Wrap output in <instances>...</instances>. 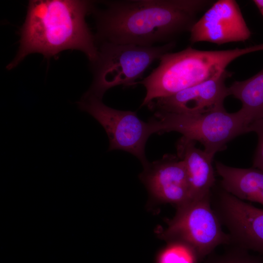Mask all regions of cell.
Segmentation results:
<instances>
[{
    "label": "cell",
    "mask_w": 263,
    "mask_h": 263,
    "mask_svg": "<svg viewBox=\"0 0 263 263\" xmlns=\"http://www.w3.org/2000/svg\"><path fill=\"white\" fill-rule=\"evenodd\" d=\"M211 0H116L94 7L95 38L100 42L151 47L174 41L191 31Z\"/></svg>",
    "instance_id": "obj_1"
},
{
    "label": "cell",
    "mask_w": 263,
    "mask_h": 263,
    "mask_svg": "<svg viewBox=\"0 0 263 263\" xmlns=\"http://www.w3.org/2000/svg\"><path fill=\"white\" fill-rule=\"evenodd\" d=\"M93 4L89 0H30L18 52L7 69L15 68L31 54L50 58L66 50L79 51L91 63L94 62L98 45L86 20Z\"/></svg>",
    "instance_id": "obj_2"
},
{
    "label": "cell",
    "mask_w": 263,
    "mask_h": 263,
    "mask_svg": "<svg viewBox=\"0 0 263 263\" xmlns=\"http://www.w3.org/2000/svg\"><path fill=\"white\" fill-rule=\"evenodd\" d=\"M263 50V43L244 48L204 51L191 46L160 58L158 66L137 84L146 89L141 106L207 80L226 70L236 58Z\"/></svg>",
    "instance_id": "obj_3"
},
{
    "label": "cell",
    "mask_w": 263,
    "mask_h": 263,
    "mask_svg": "<svg viewBox=\"0 0 263 263\" xmlns=\"http://www.w3.org/2000/svg\"><path fill=\"white\" fill-rule=\"evenodd\" d=\"M175 41L162 45L143 47L100 42L97 58L91 63L93 80L83 94L102 99L109 89L119 85L137 84L146 70L175 46Z\"/></svg>",
    "instance_id": "obj_4"
},
{
    "label": "cell",
    "mask_w": 263,
    "mask_h": 263,
    "mask_svg": "<svg viewBox=\"0 0 263 263\" xmlns=\"http://www.w3.org/2000/svg\"><path fill=\"white\" fill-rule=\"evenodd\" d=\"M152 119L156 133L178 132L184 138L199 142L213 157L225 150L229 141L247 133L248 126L241 112L229 113L224 107L193 114L156 111Z\"/></svg>",
    "instance_id": "obj_5"
},
{
    "label": "cell",
    "mask_w": 263,
    "mask_h": 263,
    "mask_svg": "<svg viewBox=\"0 0 263 263\" xmlns=\"http://www.w3.org/2000/svg\"><path fill=\"white\" fill-rule=\"evenodd\" d=\"M211 194L201 199L176 207L174 217L160 237L168 242H180L191 247L200 262L221 244H230L228 234L213 210Z\"/></svg>",
    "instance_id": "obj_6"
},
{
    "label": "cell",
    "mask_w": 263,
    "mask_h": 263,
    "mask_svg": "<svg viewBox=\"0 0 263 263\" xmlns=\"http://www.w3.org/2000/svg\"><path fill=\"white\" fill-rule=\"evenodd\" d=\"M102 99L83 95L77 102L78 107L93 116L102 126L109 140L108 150H121L136 156L143 167L149 162L145 153L149 137L156 133L151 119L145 122L136 112L111 108Z\"/></svg>",
    "instance_id": "obj_7"
},
{
    "label": "cell",
    "mask_w": 263,
    "mask_h": 263,
    "mask_svg": "<svg viewBox=\"0 0 263 263\" xmlns=\"http://www.w3.org/2000/svg\"><path fill=\"white\" fill-rule=\"evenodd\" d=\"M212 207L228 231L231 244L263 256V209L241 200L221 188L214 195Z\"/></svg>",
    "instance_id": "obj_8"
},
{
    "label": "cell",
    "mask_w": 263,
    "mask_h": 263,
    "mask_svg": "<svg viewBox=\"0 0 263 263\" xmlns=\"http://www.w3.org/2000/svg\"><path fill=\"white\" fill-rule=\"evenodd\" d=\"M251 34L237 1L219 0L194 24L190 31L189 41L221 45L245 41Z\"/></svg>",
    "instance_id": "obj_9"
},
{
    "label": "cell",
    "mask_w": 263,
    "mask_h": 263,
    "mask_svg": "<svg viewBox=\"0 0 263 263\" xmlns=\"http://www.w3.org/2000/svg\"><path fill=\"white\" fill-rule=\"evenodd\" d=\"M231 75L226 69L207 80L154 99L147 106L155 112L183 114L203 113L223 108L225 99L230 95L225 81Z\"/></svg>",
    "instance_id": "obj_10"
},
{
    "label": "cell",
    "mask_w": 263,
    "mask_h": 263,
    "mask_svg": "<svg viewBox=\"0 0 263 263\" xmlns=\"http://www.w3.org/2000/svg\"><path fill=\"white\" fill-rule=\"evenodd\" d=\"M140 178L150 193L159 201L176 207L190 200V188L184 161L178 156L166 154L143 167Z\"/></svg>",
    "instance_id": "obj_11"
},
{
    "label": "cell",
    "mask_w": 263,
    "mask_h": 263,
    "mask_svg": "<svg viewBox=\"0 0 263 263\" xmlns=\"http://www.w3.org/2000/svg\"><path fill=\"white\" fill-rule=\"evenodd\" d=\"M196 142L182 137L176 145L177 156L184 161L187 169L190 188L189 201L210 195L215 184L212 166L214 157L197 148Z\"/></svg>",
    "instance_id": "obj_12"
},
{
    "label": "cell",
    "mask_w": 263,
    "mask_h": 263,
    "mask_svg": "<svg viewBox=\"0 0 263 263\" xmlns=\"http://www.w3.org/2000/svg\"><path fill=\"white\" fill-rule=\"evenodd\" d=\"M217 173L222 177L221 188L241 200L263 206V171L251 168L242 169L216 162Z\"/></svg>",
    "instance_id": "obj_13"
},
{
    "label": "cell",
    "mask_w": 263,
    "mask_h": 263,
    "mask_svg": "<svg viewBox=\"0 0 263 263\" xmlns=\"http://www.w3.org/2000/svg\"><path fill=\"white\" fill-rule=\"evenodd\" d=\"M230 95L239 100L247 125L263 118V68L251 77L235 81L228 87Z\"/></svg>",
    "instance_id": "obj_14"
},
{
    "label": "cell",
    "mask_w": 263,
    "mask_h": 263,
    "mask_svg": "<svg viewBox=\"0 0 263 263\" xmlns=\"http://www.w3.org/2000/svg\"><path fill=\"white\" fill-rule=\"evenodd\" d=\"M196 253L189 246L180 242H169L159 254L158 263H199Z\"/></svg>",
    "instance_id": "obj_15"
},
{
    "label": "cell",
    "mask_w": 263,
    "mask_h": 263,
    "mask_svg": "<svg viewBox=\"0 0 263 263\" xmlns=\"http://www.w3.org/2000/svg\"><path fill=\"white\" fill-rule=\"evenodd\" d=\"M205 263H263V260L250 254L248 250L233 245L222 254L212 253Z\"/></svg>",
    "instance_id": "obj_16"
},
{
    "label": "cell",
    "mask_w": 263,
    "mask_h": 263,
    "mask_svg": "<svg viewBox=\"0 0 263 263\" xmlns=\"http://www.w3.org/2000/svg\"><path fill=\"white\" fill-rule=\"evenodd\" d=\"M255 132L258 141L253 160V168L263 171V118L256 120L247 127V132Z\"/></svg>",
    "instance_id": "obj_17"
},
{
    "label": "cell",
    "mask_w": 263,
    "mask_h": 263,
    "mask_svg": "<svg viewBox=\"0 0 263 263\" xmlns=\"http://www.w3.org/2000/svg\"><path fill=\"white\" fill-rule=\"evenodd\" d=\"M253 2L258 8L261 14L263 16V0H254Z\"/></svg>",
    "instance_id": "obj_18"
}]
</instances>
